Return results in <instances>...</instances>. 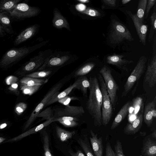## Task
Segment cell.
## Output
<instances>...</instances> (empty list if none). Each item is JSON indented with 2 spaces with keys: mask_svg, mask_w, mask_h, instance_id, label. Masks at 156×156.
Segmentation results:
<instances>
[{
  "mask_svg": "<svg viewBox=\"0 0 156 156\" xmlns=\"http://www.w3.org/2000/svg\"><path fill=\"white\" fill-rule=\"evenodd\" d=\"M53 14L52 22L55 27L58 29L65 28L70 30L68 21L57 10L55 9L54 10Z\"/></svg>",
  "mask_w": 156,
  "mask_h": 156,
  "instance_id": "44dd1931",
  "label": "cell"
},
{
  "mask_svg": "<svg viewBox=\"0 0 156 156\" xmlns=\"http://www.w3.org/2000/svg\"><path fill=\"white\" fill-rule=\"evenodd\" d=\"M156 2V0H147L145 11L146 19L151 9L154 5Z\"/></svg>",
  "mask_w": 156,
  "mask_h": 156,
  "instance_id": "b9f144b4",
  "label": "cell"
},
{
  "mask_svg": "<svg viewBox=\"0 0 156 156\" xmlns=\"http://www.w3.org/2000/svg\"><path fill=\"white\" fill-rule=\"evenodd\" d=\"M144 82L149 87H154L156 83V55L155 52L153 54L148 63L145 73Z\"/></svg>",
  "mask_w": 156,
  "mask_h": 156,
  "instance_id": "30bf717a",
  "label": "cell"
},
{
  "mask_svg": "<svg viewBox=\"0 0 156 156\" xmlns=\"http://www.w3.org/2000/svg\"><path fill=\"white\" fill-rule=\"evenodd\" d=\"M140 135L141 136H144L146 135V132L145 131H141L140 132Z\"/></svg>",
  "mask_w": 156,
  "mask_h": 156,
  "instance_id": "db71d44e",
  "label": "cell"
},
{
  "mask_svg": "<svg viewBox=\"0 0 156 156\" xmlns=\"http://www.w3.org/2000/svg\"><path fill=\"white\" fill-rule=\"evenodd\" d=\"M40 11L39 9L36 7L30 6L25 3L20 2L8 12L11 16V21L14 22L35 16Z\"/></svg>",
  "mask_w": 156,
  "mask_h": 156,
  "instance_id": "5b68a950",
  "label": "cell"
},
{
  "mask_svg": "<svg viewBox=\"0 0 156 156\" xmlns=\"http://www.w3.org/2000/svg\"><path fill=\"white\" fill-rule=\"evenodd\" d=\"M151 27L148 38L149 41H151L155 32L156 30V12L155 11L153 12L151 16Z\"/></svg>",
  "mask_w": 156,
  "mask_h": 156,
  "instance_id": "d6a6232c",
  "label": "cell"
},
{
  "mask_svg": "<svg viewBox=\"0 0 156 156\" xmlns=\"http://www.w3.org/2000/svg\"><path fill=\"white\" fill-rule=\"evenodd\" d=\"M18 78L15 76H11L7 77L5 79L6 83L8 85H11L16 83L18 80Z\"/></svg>",
  "mask_w": 156,
  "mask_h": 156,
  "instance_id": "f6af8a7d",
  "label": "cell"
},
{
  "mask_svg": "<svg viewBox=\"0 0 156 156\" xmlns=\"http://www.w3.org/2000/svg\"><path fill=\"white\" fill-rule=\"evenodd\" d=\"M143 110L132 122L128 123L124 129L125 134L133 135L137 133L141 128L143 120Z\"/></svg>",
  "mask_w": 156,
  "mask_h": 156,
  "instance_id": "2e32d148",
  "label": "cell"
},
{
  "mask_svg": "<svg viewBox=\"0 0 156 156\" xmlns=\"http://www.w3.org/2000/svg\"><path fill=\"white\" fill-rule=\"evenodd\" d=\"M77 1L82 3H88L90 2L88 0H77Z\"/></svg>",
  "mask_w": 156,
  "mask_h": 156,
  "instance_id": "f5cc1de1",
  "label": "cell"
},
{
  "mask_svg": "<svg viewBox=\"0 0 156 156\" xmlns=\"http://www.w3.org/2000/svg\"><path fill=\"white\" fill-rule=\"evenodd\" d=\"M115 153L116 156H126L124 154L121 142L117 140L114 146Z\"/></svg>",
  "mask_w": 156,
  "mask_h": 156,
  "instance_id": "d590c367",
  "label": "cell"
},
{
  "mask_svg": "<svg viewBox=\"0 0 156 156\" xmlns=\"http://www.w3.org/2000/svg\"><path fill=\"white\" fill-rule=\"evenodd\" d=\"M124 56L122 55L114 54L108 56L106 58V62L108 64L115 66L121 69L127 71L126 66L133 63V61L126 60L122 58Z\"/></svg>",
  "mask_w": 156,
  "mask_h": 156,
  "instance_id": "9a60e30c",
  "label": "cell"
},
{
  "mask_svg": "<svg viewBox=\"0 0 156 156\" xmlns=\"http://www.w3.org/2000/svg\"><path fill=\"white\" fill-rule=\"evenodd\" d=\"M42 140L44 151V156H54L50 149V141L49 136L45 131H43Z\"/></svg>",
  "mask_w": 156,
  "mask_h": 156,
  "instance_id": "f1b7e54d",
  "label": "cell"
},
{
  "mask_svg": "<svg viewBox=\"0 0 156 156\" xmlns=\"http://www.w3.org/2000/svg\"><path fill=\"white\" fill-rule=\"evenodd\" d=\"M64 81L58 82L54 85L48 91L43 99L31 113L26 125L27 127L30 126L36 119L42 109L46 106L48 102L57 92L58 91L64 84Z\"/></svg>",
  "mask_w": 156,
  "mask_h": 156,
  "instance_id": "9c48e42d",
  "label": "cell"
},
{
  "mask_svg": "<svg viewBox=\"0 0 156 156\" xmlns=\"http://www.w3.org/2000/svg\"><path fill=\"white\" fill-rule=\"evenodd\" d=\"M27 107V105L24 102L19 103L15 107V112L17 115H20L26 109Z\"/></svg>",
  "mask_w": 156,
  "mask_h": 156,
  "instance_id": "8d00e7d4",
  "label": "cell"
},
{
  "mask_svg": "<svg viewBox=\"0 0 156 156\" xmlns=\"http://www.w3.org/2000/svg\"><path fill=\"white\" fill-rule=\"evenodd\" d=\"M21 1L22 0H0V13L10 11Z\"/></svg>",
  "mask_w": 156,
  "mask_h": 156,
  "instance_id": "cb8c5ba5",
  "label": "cell"
},
{
  "mask_svg": "<svg viewBox=\"0 0 156 156\" xmlns=\"http://www.w3.org/2000/svg\"><path fill=\"white\" fill-rule=\"evenodd\" d=\"M6 34L3 27L0 24V39L5 36Z\"/></svg>",
  "mask_w": 156,
  "mask_h": 156,
  "instance_id": "f907efd6",
  "label": "cell"
},
{
  "mask_svg": "<svg viewBox=\"0 0 156 156\" xmlns=\"http://www.w3.org/2000/svg\"><path fill=\"white\" fill-rule=\"evenodd\" d=\"M152 137H148L143 141L141 154L144 156H156V141Z\"/></svg>",
  "mask_w": 156,
  "mask_h": 156,
  "instance_id": "e0dca14e",
  "label": "cell"
},
{
  "mask_svg": "<svg viewBox=\"0 0 156 156\" xmlns=\"http://www.w3.org/2000/svg\"><path fill=\"white\" fill-rule=\"evenodd\" d=\"M51 109L50 107H49L43 112H40L37 117H42V120L45 119L47 120L53 118L51 116Z\"/></svg>",
  "mask_w": 156,
  "mask_h": 156,
  "instance_id": "74e56055",
  "label": "cell"
},
{
  "mask_svg": "<svg viewBox=\"0 0 156 156\" xmlns=\"http://www.w3.org/2000/svg\"><path fill=\"white\" fill-rule=\"evenodd\" d=\"M69 154L71 156H85L83 152L80 150L77 151L76 152L69 151Z\"/></svg>",
  "mask_w": 156,
  "mask_h": 156,
  "instance_id": "681fc988",
  "label": "cell"
},
{
  "mask_svg": "<svg viewBox=\"0 0 156 156\" xmlns=\"http://www.w3.org/2000/svg\"><path fill=\"white\" fill-rule=\"evenodd\" d=\"M147 62V58L145 56H141L140 58L124 86L122 97L126 96L140 79L145 70Z\"/></svg>",
  "mask_w": 156,
  "mask_h": 156,
  "instance_id": "52a82bcc",
  "label": "cell"
},
{
  "mask_svg": "<svg viewBox=\"0 0 156 156\" xmlns=\"http://www.w3.org/2000/svg\"><path fill=\"white\" fill-rule=\"evenodd\" d=\"M95 64L92 62H90L84 65L75 73L76 76H82L89 73L94 67Z\"/></svg>",
  "mask_w": 156,
  "mask_h": 156,
  "instance_id": "f546056e",
  "label": "cell"
},
{
  "mask_svg": "<svg viewBox=\"0 0 156 156\" xmlns=\"http://www.w3.org/2000/svg\"><path fill=\"white\" fill-rule=\"evenodd\" d=\"M77 141L87 156H94L87 136H84L83 138H79Z\"/></svg>",
  "mask_w": 156,
  "mask_h": 156,
  "instance_id": "484cf974",
  "label": "cell"
},
{
  "mask_svg": "<svg viewBox=\"0 0 156 156\" xmlns=\"http://www.w3.org/2000/svg\"><path fill=\"white\" fill-rule=\"evenodd\" d=\"M89 81V94L86 108L93 119L95 126H100L102 124L101 111L102 95L97 78L96 76L90 77Z\"/></svg>",
  "mask_w": 156,
  "mask_h": 156,
  "instance_id": "6da1fadb",
  "label": "cell"
},
{
  "mask_svg": "<svg viewBox=\"0 0 156 156\" xmlns=\"http://www.w3.org/2000/svg\"><path fill=\"white\" fill-rule=\"evenodd\" d=\"M53 120V122L65 121H77L79 120V119L78 118L68 116H63L56 118H54Z\"/></svg>",
  "mask_w": 156,
  "mask_h": 156,
  "instance_id": "ab89813d",
  "label": "cell"
},
{
  "mask_svg": "<svg viewBox=\"0 0 156 156\" xmlns=\"http://www.w3.org/2000/svg\"><path fill=\"white\" fill-rule=\"evenodd\" d=\"M41 86H20V89L23 94L31 95L36 92Z\"/></svg>",
  "mask_w": 156,
  "mask_h": 156,
  "instance_id": "836d02e7",
  "label": "cell"
},
{
  "mask_svg": "<svg viewBox=\"0 0 156 156\" xmlns=\"http://www.w3.org/2000/svg\"><path fill=\"white\" fill-rule=\"evenodd\" d=\"M36 46H24L7 51L0 60V67L7 70L24 58L36 48Z\"/></svg>",
  "mask_w": 156,
  "mask_h": 156,
  "instance_id": "7a4b0ae2",
  "label": "cell"
},
{
  "mask_svg": "<svg viewBox=\"0 0 156 156\" xmlns=\"http://www.w3.org/2000/svg\"><path fill=\"white\" fill-rule=\"evenodd\" d=\"M69 58V57L68 55L54 57L50 58L49 57L48 58L38 69L41 71L47 68L60 66L67 61Z\"/></svg>",
  "mask_w": 156,
  "mask_h": 156,
  "instance_id": "d6986e66",
  "label": "cell"
},
{
  "mask_svg": "<svg viewBox=\"0 0 156 156\" xmlns=\"http://www.w3.org/2000/svg\"><path fill=\"white\" fill-rule=\"evenodd\" d=\"M151 135L152 137L155 140L156 139V130L155 129L154 130Z\"/></svg>",
  "mask_w": 156,
  "mask_h": 156,
  "instance_id": "816d5d0a",
  "label": "cell"
},
{
  "mask_svg": "<svg viewBox=\"0 0 156 156\" xmlns=\"http://www.w3.org/2000/svg\"><path fill=\"white\" fill-rule=\"evenodd\" d=\"M89 137L92 149L95 156H103V147L102 137H98V134L90 130Z\"/></svg>",
  "mask_w": 156,
  "mask_h": 156,
  "instance_id": "5bb4252c",
  "label": "cell"
},
{
  "mask_svg": "<svg viewBox=\"0 0 156 156\" xmlns=\"http://www.w3.org/2000/svg\"><path fill=\"white\" fill-rule=\"evenodd\" d=\"M48 81L47 79L35 78L24 76L20 80V86H41L46 83Z\"/></svg>",
  "mask_w": 156,
  "mask_h": 156,
  "instance_id": "603a6c76",
  "label": "cell"
},
{
  "mask_svg": "<svg viewBox=\"0 0 156 156\" xmlns=\"http://www.w3.org/2000/svg\"><path fill=\"white\" fill-rule=\"evenodd\" d=\"M52 71L50 70H44L29 73L24 76L35 78L46 77L49 75Z\"/></svg>",
  "mask_w": 156,
  "mask_h": 156,
  "instance_id": "1f68e13d",
  "label": "cell"
},
{
  "mask_svg": "<svg viewBox=\"0 0 156 156\" xmlns=\"http://www.w3.org/2000/svg\"><path fill=\"white\" fill-rule=\"evenodd\" d=\"M18 84L16 83L10 85L8 89L11 92L18 96L20 94V92L18 89Z\"/></svg>",
  "mask_w": 156,
  "mask_h": 156,
  "instance_id": "7bdbcfd3",
  "label": "cell"
},
{
  "mask_svg": "<svg viewBox=\"0 0 156 156\" xmlns=\"http://www.w3.org/2000/svg\"><path fill=\"white\" fill-rule=\"evenodd\" d=\"M11 22V16L8 12L5 11L0 13V24L6 32L10 34H12L14 32Z\"/></svg>",
  "mask_w": 156,
  "mask_h": 156,
  "instance_id": "7402d4cb",
  "label": "cell"
},
{
  "mask_svg": "<svg viewBox=\"0 0 156 156\" xmlns=\"http://www.w3.org/2000/svg\"><path fill=\"white\" fill-rule=\"evenodd\" d=\"M80 77H79L72 85L62 92L59 93V91L56 92L48 103L46 106L53 104L57 101L59 99L67 96L73 89L76 88L80 89Z\"/></svg>",
  "mask_w": 156,
  "mask_h": 156,
  "instance_id": "ac0fdd59",
  "label": "cell"
},
{
  "mask_svg": "<svg viewBox=\"0 0 156 156\" xmlns=\"http://www.w3.org/2000/svg\"><path fill=\"white\" fill-rule=\"evenodd\" d=\"M80 13L92 17H98L101 15L98 10L90 7L87 8L84 11Z\"/></svg>",
  "mask_w": 156,
  "mask_h": 156,
  "instance_id": "e575fe53",
  "label": "cell"
},
{
  "mask_svg": "<svg viewBox=\"0 0 156 156\" xmlns=\"http://www.w3.org/2000/svg\"><path fill=\"white\" fill-rule=\"evenodd\" d=\"M106 156H116L114 151L112 149L109 142H108L105 148Z\"/></svg>",
  "mask_w": 156,
  "mask_h": 156,
  "instance_id": "ee69618b",
  "label": "cell"
},
{
  "mask_svg": "<svg viewBox=\"0 0 156 156\" xmlns=\"http://www.w3.org/2000/svg\"><path fill=\"white\" fill-rule=\"evenodd\" d=\"M7 126V124L6 123H3L0 125V129H2L5 127Z\"/></svg>",
  "mask_w": 156,
  "mask_h": 156,
  "instance_id": "11a10c76",
  "label": "cell"
},
{
  "mask_svg": "<svg viewBox=\"0 0 156 156\" xmlns=\"http://www.w3.org/2000/svg\"><path fill=\"white\" fill-rule=\"evenodd\" d=\"M103 3L108 6L114 7L116 5V1L115 0H104Z\"/></svg>",
  "mask_w": 156,
  "mask_h": 156,
  "instance_id": "7dc6e473",
  "label": "cell"
},
{
  "mask_svg": "<svg viewBox=\"0 0 156 156\" xmlns=\"http://www.w3.org/2000/svg\"><path fill=\"white\" fill-rule=\"evenodd\" d=\"M127 13L132 19L140 41L144 45H145L147 26L140 22L135 14H132L130 11H128Z\"/></svg>",
  "mask_w": 156,
  "mask_h": 156,
  "instance_id": "8fae6325",
  "label": "cell"
},
{
  "mask_svg": "<svg viewBox=\"0 0 156 156\" xmlns=\"http://www.w3.org/2000/svg\"><path fill=\"white\" fill-rule=\"evenodd\" d=\"M147 0H140L138 1L137 9L135 14L138 20L143 23Z\"/></svg>",
  "mask_w": 156,
  "mask_h": 156,
  "instance_id": "83f0119b",
  "label": "cell"
},
{
  "mask_svg": "<svg viewBox=\"0 0 156 156\" xmlns=\"http://www.w3.org/2000/svg\"><path fill=\"white\" fill-rule=\"evenodd\" d=\"M5 139L2 138H0V143L3 141Z\"/></svg>",
  "mask_w": 156,
  "mask_h": 156,
  "instance_id": "6f0895ef",
  "label": "cell"
},
{
  "mask_svg": "<svg viewBox=\"0 0 156 156\" xmlns=\"http://www.w3.org/2000/svg\"><path fill=\"white\" fill-rule=\"evenodd\" d=\"M100 73L103 79L113 108L115 109L118 101L117 92L119 87L113 77L111 70L108 66H104Z\"/></svg>",
  "mask_w": 156,
  "mask_h": 156,
  "instance_id": "8992f818",
  "label": "cell"
},
{
  "mask_svg": "<svg viewBox=\"0 0 156 156\" xmlns=\"http://www.w3.org/2000/svg\"><path fill=\"white\" fill-rule=\"evenodd\" d=\"M80 89L83 95L86 97L87 96V89L88 88L90 83L89 80L86 76H80Z\"/></svg>",
  "mask_w": 156,
  "mask_h": 156,
  "instance_id": "4dcf8cb0",
  "label": "cell"
},
{
  "mask_svg": "<svg viewBox=\"0 0 156 156\" xmlns=\"http://www.w3.org/2000/svg\"><path fill=\"white\" fill-rule=\"evenodd\" d=\"M131 102L128 101L122 107L117 114L111 126V129L113 130L117 127L128 114Z\"/></svg>",
  "mask_w": 156,
  "mask_h": 156,
  "instance_id": "ffe728a7",
  "label": "cell"
},
{
  "mask_svg": "<svg viewBox=\"0 0 156 156\" xmlns=\"http://www.w3.org/2000/svg\"><path fill=\"white\" fill-rule=\"evenodd\" d=\"M77 100H78V98L76 97H70L67 96L59 99L58 101L66 106H68L69 105V104L71 101Z\"/></svg>",
  "mask_w": 156,
  "mask_h": 156,
  "instance_id": "f35d334b",
  "label": "cell"
},
{
  "mask_svg": "<svg viewBox=\"0 0 156 156\" xmlns=\"http://www.w3.org/2000/svg\"><path fill=\"white\" fill-rule=\"evenodd\" d=\"M76 9L81 12L84 11L87 7L85 5L83 4H79L76 5L75 6Z\"/></svg>",
  "mask_w": 156,
  "mask_h": 156,
  "instance_id": "c3c4849f",
  "label": "cell"
},
{
  "mask_svg": "<svg viewBox=\"0 0 156 156\" xmlns=\"http://www.w3.org/2000/svg\"><path fill=\"white\" fill-rule=\"evenodd\" d=\"M131 1V0H122V2L123 5Z\"/></svg>",
  "mask_w": 156,
  "mask_h": 156,
  "instance_id": "9f6ffc18",
  "label": "cell"
},
{
  "mask_svg": "<svg viewBox=\"0 0 156 156\" xmlns=\"http://www.w3.org/2000/svg\"><path fill=\"white\" fill-rule=\"evenodd\" d=\"M48 58L45 56L43 52L31 58L29 61L23 64L15 73L20 76H25L31 72L38 69L44 63Z\"/></svg>",
  "mask_w": 156,
  "mask_h": 156,
  "instance_id": "ba28073f",
  "label": "cell"
},
{
  "mask_svg": "<svg viewBox=\"0 0 156 156\" xmlns=\"http://www.w3.org/2000/svg\"><path fill=\"white\" fill-rule=\"evenodd\" d=\"M38 27L36 25L31 26L23 30L16 36L13 41L15 46H17L33 37L36 33Z\"/></svg>",
  "mask_w": 156,
  "mask_h": 156,
  "instance_id": "4fadbf2b",
  "label": "cell"
},
{
  "mask_svg": "<svg viewBox=\"0 0 156 156\" xmlns=\"http://www.w3.org/2000/svg\"><path fill=\"white\" fill-rule=\"evenodd\" d=\"M108 37L110 43L114 44H119L125 40H134L128 29L121 22L115 20L111 22Z\"/></svg>",
  "mask_w": 156,
  "mask_h": 156,
  "instance_id": "3957f363",
  "label": "cell"
},
{
  "mask_svg": "<svg viewBox=\"0 0 156 156\" xmlns=\"http://www.w3.org/2000/svg\"><path fill=\"white\" fill-rule=\"evenodd\" d=\"M56 131L58 138L62 142L71 139L75 133V131H68L58 126L56 127Z\"/></svg>",
  "mask_w": 156,
  "mask_h": 156,
  "instance_id": "d4e9b609",
  "label": "cell"
},
{
  "mask_svg": "<svg viewBox=\"0 0 156 156\" xmlns=\"http://www.w3.org/2000/svg\"><path fill=\"white\" fill-rule=\"evenodd\" d=\"M151 102V109L154 118L156 117V96H155L154 100Z\"/></svg>",
  "mask_w": 156,
  "mask_h": 156,
  "instance_id": "bcb514c9",
  "label": "cell"
},
{
  "mask_svg": "<svg viewBox=\"0 0 156 156\" xmlns=\"http://www.w3.org/2000/svg\"><path fill=\"white\" fill-rule=\"evenodd\" d=\"M143 117L145 123L147 126L150 127L154 118L151 109V102L148 103L145 106Z\"/></svg>",
  "mask_w": 156,
  "mask_h": 156,
  "instance_id": "4316f807",
  "label": "cell"
},
{
  "mask_svg": "<svg viewBox=\"0 0 156 156\" xmlns=\"http://www.w3.org/2000/svg\"><path fill=\"white\" fill-rule=\"evenodd\" d=\"M58 122L66 127H73L78 125V123L74 121H60Z\"/></svg>",
  "mask_w": 156,
  "mask_h": 156,
  "instance_id": "60d3db41",
  "label": "cell"
},
{
  "mask_svg": "<svg viewBox=\"0 0 156 156\" xmlns=\"http://www.w3.org/2000/svg\"><path fill=\"white\" fill-rule=\"evenodd\" d=\"M98 78L102 95V123L103 125L106 126L111 119L113 112V108L102 77L99 74Z\"/></svg>",
  "mask_w": 156,
  "mask_h": 156,
  "instance_id": "277c9868",
  "label": "cell"
},
{
  "mask_svg": "<svg viewBox=\"0 0 156 156\" xmlns=\"http://www.w3.org/2000/svg\"><path fill=\"white\" fill-rule=\"evenodd\" d=\"M84 111L82 106H66L64 108L58 111L55 118L63 116H68L78 118L84 113Z\"/></svg>",
  "mask_w": 156,
  "mask_h": 156,
  "instance_id": "7c38bea8",
  "label": "cell"
}]
</instances>
